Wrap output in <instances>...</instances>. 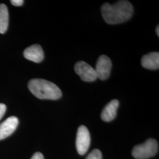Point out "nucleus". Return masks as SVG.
<instances>
[{
  "instance_id": "obj_5",
  "label": "nucleus",
  "mask_w": 159,
  "mask_h": 159,
  "mask_svg": "<svg viewBox=\"0 0 159 159\" xmlns=\"http://www.w3.org/2000/svg\"><path fill=\"white\" fill-rule=\"evenodd\" d=\"M74 70L81 79L85 82H92L97 79L94 68L84 61H80L76 63Z\"/></svg>"
},
{
  "instance_id": "obj_9",
  "label": "nucleus",
  "mask_w": 159,
  "mask_h": 159,
  "mask_svg": "<svg viewBox=\"0 0 159 159\" xmlns=\"http://www.w3.org/2000/svg\"><path fill=\"white\" fill-rule=\"evenodd\" d=\"M119 106V102L117 100H111L102 110L101 114L102 119L107 122L111 121L114 119L116 116L117 111Z\"/></svg>"
},
{
  "instance_id": "obj_6",
  "label": "nucleus",
  "mask_w": 159,
  "mask_h": 159,
  "mask_svg": "<svg viewBox=\"0 0 159 159\" xmlns=\"http://www.w3.org/2000/svg\"><path fill=\"white\" fill-rule=\"evenodd\" d=\"M111 66L110 59L105 55L101 56L97 60L96 68H94L97 78L102 80L107 79L110 74Z\"/></svg>"
},
{
  "instance_id": "obj_1",
  "label": "nucleus",
  "mask_w": 159,
  "mask_h": 159,
  "mask_svg": "<svg viewBox=\"0 0 159 159\" xmlns=\"http://www.w3.org/2000/svg\"><path fill=\"white\" fill-rule=\"evenodd\" d=\"M133 10V6L128 1H119L112 5L105 3L101 8L102 17L109 24H117L129 20Z\"/></svg>"
},
{
  "instance_id": "obj_14",
  "label": "nucleus",
  "mask_w": 159,
  "mask_h": 159,
  "mask_svg": "<svg viewBox=\"0 0 159 159\" xmlns=\"http://www.w3.org/2000/svg\"><path fill=\"white\" fill-rule=\"evenodd\" d=\"M10 2L13 6H16V7L21 6L24 3V1L23 0H11Z\"/></svg>"
},
{
  "instance_id": "obj_4",
  "label": "nucleus",
  "mask_w": 159,
  "mask_h": 159,
  "mask_svg": "<svg viewBox=\"0 0 159 159\" xmlns=\"http://www.w3.org/2000/svg\"><path fill=\"white\" fill-rule=\"evenodd\" d=\"M91 142L89 131L84 125H80L77 133L76 148L80 155H84L88 151Z\"/></svg>"
},
{
  "instance_id": "obj_16",
  "label": "nucleus",
  "mask_w": 159,
  "mask_h": 159,
  "mask_svg": "<svg viewBox=\"0 0 159 159\" xmlns=\"http://www.w3.org/2000/svg\"><path fill=\"white\" fill-rule=\"evenodd\" d=\"M156 34L158 35V37L159 36V25H157V27H156Z\"/></svg>"
},
{
  "instance_id": "obj_7",
  "label": "nucleus",
  "mask_w": 159,
  "mask_h": 159,
  "mask_svg": "<svg viewBox=\"0 0 159 159\" xmlns=\"http://www.w3.org/2000/svg\"><path fill=\"white\" fill-rule=\"evenodd\" d=\"M18 125V119L11 116L0 124V140L10 136L16 130Z\"/></svg>"
},
{
  "instance_id": "obj_12",
  "label": "nucleus",
  "mask_w": 159,
  "mask_h": 159,
  "mask_svg": "<svg viewBox=\"0 0 159 159\" xmlns=\"http://www.w3.org/2000/svg\"><path fill=\"white\" fill-rule=\"evenodd\" d=\"M86 159H102V154L98 149H94L88 155Z\"/></svg>"
},
{
  "instance_id": "obj_10",
  "label": "nucleus",
  "mask_w": 159,
  "mask_h": 159,
  "mask_svg": "<svg viewBox=\"0 0 159 159\" xmlns=\"http://www.w3.org/2000/svg\"><path fill=\"white\" fill-rule=\"evenodd\" d=\"M142 66L148 70H157L159 67V53L152 52L143 56L141 60Z\"/></svg>"
},
{
  "instance_id": "obj_11",
  "label": "nucleus",
  "mask_w": 159,
  "mask_h": 159,
  "mask_svg": "<svg viewBox=\"0 0 159 159\" xmlns=\"http://www.w3.org/2000/svg\"><path fill=\"white\" fill-rule=\"evenodd\" d=\"M9 23V14L5 4H0V33L4 34L7 30Z\"/></svg>"
},
{
  "instance_id": "obj_3",
  "label": "nucleus",
  "mask_w": 159,
  "mask_h": 159,
  "mask_svg": "<svg viewBox=\"0 0 159 159\" xmlns=\"http://www.w3.org/2000/svg\"><path fill=\"white\" fill-rule=\"evenodd\" d=\"M158 149V142L154 139H149L144 143L133 148L132 156L137 159H148L157 153Z\"/></svg>"
},
{
  "instance_id": "obj_15",
  "label": "nucleus",
  "mask_w": 159,
  "mask_h": 159,
  "mask_svg": "<svg viewBox=\"0 0 159 159\" xmlns=\"http://www.w3.org/2000/svg\"><path fill=\"white\" fill-rule=\"evenodd\" d=\"M31 159H44L43 154L40 152H37L33 154Z\"/></svg>"
},
{
  "instance_id": "obj_13",
  "label": "nucleus",
  "mask_w": 159,
  "mask_h": 159,
  "mask_svg": "<svg viewBox=\"0 0 159 159\" xmlns=\"http://www.w3.org/2000/svg\"><path fill=\"white\" fill-rule=\"evenodd\" d=\"M6 106L4 104L0 103V120L4 116L6 113Z\"/></svg>"
},
{
  "instance_id": "obj_2",
  "label": "nucleus",
  "mask_w": 159,
  "mask_h": 159,
  "mask_svg": "<svg viewBox=\"0 0 159 159\" xmlns=\"http://www.w3.org/2000/svg\"><path fill=\"white\" fill-rule=\"evenodd\" d=\"M28 87L31 93L40 99L57 100L62 96L61 91L58 86L46 80H31Z\"/></svg>"
},
{
  "instance_id": "obj_8",
  "label": "nucleus",
  "mask_w": 159,
  "mask_h": 159,
  "mask_svg": "<svg viewBox=\"0 0 159 159\" xmlns=\"http://www.w3.org/2000/svg\"><path fill=\"white\" fill-rule=\"evenodd\" d=\"M24 56L26 59L34 63H40L44 59V52L40 45L34 44L24 50Z\"/></svg>"
}]
</instances>
